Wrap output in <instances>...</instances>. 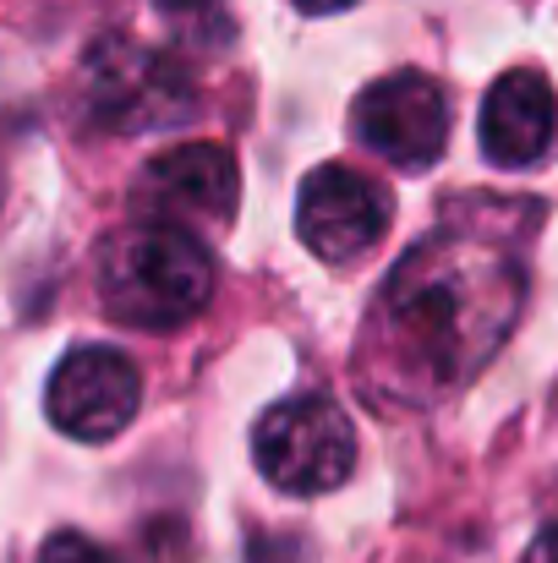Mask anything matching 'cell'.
Wrapping results in <instances>:
<instances>
[{
	"instance_id": "obj_1",
	"label": "cell",
	"mask_w": 558,
	"mask_h": 563,
	"mask_svg": "<svg viewBox=\"0 0 558 563\" xmlns=\"http://www.w3.org/2000/svg\"><path fill=\"white\" fill-rule=\"evenodd\" d=\"M521 301L526 274L510 252L477 235H433L389 274L372 340L411 388H455L510 340Z\"/></svg>"
},
{
	"instance_id": "obj_2",
	"label": "cell",
	"mask_w": 558,
	"mask_h": 563,
	"mask_svg": "<svg viewBox=\"0 0 558 563\" xmlns=\"http://www.w3.org/2000/svg\"><path fill=\"white\" fill-rule=\"evenodd\" d=\"M99 296L116 323L176 329L214 296V263L197 235L171 224H132L99 246Z\"/></svg>"
},
{
	"instance_id": "obj_3",
	"label": "cell",
	"mask_w": 558,
	"mask_h": 563,
	"mask_svg": "<svg viewBox=\"0 0 558 563\" xmlns=\"http://www.w3.org/2000/svg\"><path fill=\"white\" fill-rule=\"evenodd\" d=\"M252 454H258V471L269 487L318 498L351 476L357 432H351V416L329 394H291L263 410V421L252 432Z\"/></svg>"
},
{
	"instance_id": "obj_4",
	"label": "cell",
	"mask_w": 558,
	"mask_h": 563,
	"mask_svg": "<svg viewBox=\"0 0 558 563\" xmlns=\"http://www.w3.org/2000/svg\"><path fill=\"white\" fill-rule=\"evenodd\" d=\"M88 110L105 132H171L197 115V88L176 55L132 38H99L88 49Z\"/></svg>"
},
{
	"instance_id": "obj_5",
	"label": "cell",
	"mask_w": 558,
	"mask_h": 563,
	"mask_svg": "<svg viewBox=\"0 0 558 563\" xmlns=\"http://www.w3.org/2000/svg\"><path fill=\"white\" fill-rule=\"evenodd\" d=\"M236 202H241V165L219 143H176L154 154L138 176V208L149 213V224H171L186 235L225 230L236 219Z\"/></svg>"
},
{
	"instance_id": "obj_6",
	"label": "cell",
	"mask_w": 558,
	"mask_h": 563,
	"mask_svg": "<svg viewBox=\"0 0 558 563\" xmlns=\"http://www.w3.org/2000/svg\"><path fill=\"white\" fill-rule=\"evenodd\" d=\"M138 399H143V377L132 367V356L116 345L66 351V362L44 383V410L55 432L77 443H110L138 416Z\"/></svg>"
},
{
	"instance_id": "obj_7",
	"label": "cell",
	"mask_w": 558,
	"mask_h": 563,
	"mask_svg": "<svg viewBox=\"0 0 558 563\" xmlns=\"http://www.w3.org/2000/svg\"><path fill=\"white\" fill-rule=\"evenodd\" d=\"M357 137L400 170H427L449 143V99L427 71H389L357 99Z\"/></svg>"
},
{
	"instance_id": "obj_8",
	"label": "cell",
	"mask_w": 558,
	"mask_h": 563,
	"mask_svg": "<svg viewBox=\"0 0 558 563\" xmlns=\"http://www.w3.org/2000/svg\"><path fill=\"white\" fill-rule=\"evenodd\" d=\"M389 213H394V197L346 170V165H324L302 181V202H296V235L307 241L313 257L324 263H351L372 252L389 230Z\"/></svg>"
},
{
	"instance_id": "obj_9",
	"label": "cell",
	"mask_w": 558,
	"mask_h": 563,
	"mask_svg": "<svg viewBox=\"0 0 558 563\" xmlns=\"http://www.w3.org/2000/svg\"><path fill=\"white\" fill-rule=\"evenodd\" d=\"M558 137V99L554 82L532 66L504 71L488 99H482V154L499 170H532L537 159H548Z\"/></svg>"
},
{
	"instance_id": "obj_10",
	"label": "cell",
	"mask_w": 558,
	"mask_h": 563,
	"mask_svg": "<svg viewBox=\"0 0 558 563\" xmlns=\"http://www.w3.org/2000/svg\"><path fill=\"white\" fill-rule=\"evenodd\" d=\"M154 11L171 22V33L182 44L197 49H214L230 38V16H225V0H154Z\"/></svg>"
},
{
	"instance_id": "obj_11",
	"label": "cell",
	"mask_w": 558,
	"mask_h": 563,
	"mask_svg": "<svg viewBox=\"0 0 558 563\" xmlns=\"http://www.w3.org/2000/svg\"><path fill=\"white\" fill-rule=\"evenodd\" d=\"M39 563H116L99 542L77 537V531H55L44 548H39Z\"/></svg>"
},
{
	"instance_id": "obj_12",
	"label": "cell",
	"mask_w": 558,
	"mask_h": 563,
	"mask_svg": "<svg viewBox=\"0 0 558 563\" xmlns=\"http://www.w3.org/2000/svg\"><path fill=\"white\" fill-rule=\"evenodd\" d=\"M521 563H558V526H548V531L526 548V559Z\"/></svg>"
},
{
	"instance_id": "obj_13",
	"label": "cell",
	"mask_w": 558,
	"mask_h": 563,
	"mask_svg": "<svg viewBox=\"0 0 558 563\" xmlns=\"http://www.w3.org/2000/svg\"><path fill=\"white\" fill-rule=\"evenodd\" d=\"M296 11H313V16H329V11H346V5H357V0H291Z\"/></svg>"
}]
</instances>
